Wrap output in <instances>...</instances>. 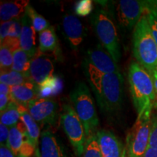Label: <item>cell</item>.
Wrapping results in <instances>:
<instances>
[{"label": "cell", "mask_w": 157, "mask_h": 157, "mask_svg": "<svg viewBox=\"0 0 157 157\" xmlns=\"http://www.w3.org/2000/svg\"><path fill=\"white\" fill-rule=\"evenodd\" d=\"M85 74L102 111L113 113L123 103V76L119 74H103L85 62Z\"/></svg>", "instance_id": "cell-1"}, {"label": "cell", "mask_w": 157, "mask_h": 157, "mask_svg": "<svg viewBox=\"0 0 157 157\" xmlns=\"http://www.w3.org/2000/svg\"><path fill=\"white\" fill-rule=\"evenodd\" d=\"M128 81L137 118L151 117L157 97L151 74L137 62H132L129 67Z\"/></svg>", "instance_id": "cell-2"}, {"label": "cell", "mask_w": 157, "mask_h": 157, "mask_svg": "<svg viewBox=\"0 0 157 157\" xmlns=\"http://www.w3.org/2000/svg\"><path fill=\"white\" fill-rule=\"evenodd\" d=\"M133 54L137 63L151 74L157 66V44L146 15L133 31Z\"/></svg>", "instance_id": "cell-3"}, {"label": "cell", "mask_w": 157, "mask_h": 157, "mask_svg": "<svg viewBox=\"0 0 157 157\" xmlns=\"http://www.w3.org/2000/svg\"><path fill=\"white\" fill-rule=\"evenodd\" d=\"M73 109L81 120L87 137L93 133L99 124L98 113L89 88L83 82H78L70 93Z\"/></svg>", "instance_id": "cell-4"}, {"label": "cell", "mask_w": 157, "mask_h": 157, "mask_svg": "<svg viewBox=\"0 0 157 157\" xmlns=\"http://www.w3.org/2000/svg\"><path fill=\"white\" fill-rule=\"evenodd\" d=\"M91 22L96 36L103 48L108 51L116 62L121 58L120 46L116 26L109 12L99 8L91 17Z\"/></svg>", "instance_id": "cell-5"}, {"label": "cell", "mask_w": 157, "mask_h": 157, "mask_svg": "<svg viewBox=\"0 0 157 157\" xmlns=\"http://www.w3.org/2000/svg\"><path fill=\"white\" fill-rule=\"evenodd\" d=\"M60 123L65 133L78 156L83 154L87 135L81 120L73 107L64 104L60 114Z\"/></svg>", "instance_id": "cell-6"}, {"label": "cell", "mask_w": 157, "mask_h": 157, "mask_svg": "<svg viewBox=\"0 0 157 157\" xmlns=\"http://www.w3.org/2000/svg\"><path fill=\"white\" fill-rule=\"evenodd\" d=\"M151 117L137 118L127 137L126 157H143L148 148Z\"/></svg>", "instance_id": "cell-7"}, {"label": "cell", "mask_w": 157, "mask_h": 157, "mask_svg": "<svg viewBox=\"0 0 157 157\" xmlns=\"http://www.w3.org/2000/svg\"><path fill=\"white\" fill-rule=\"evenodd\" d=\"M151 5V1L121 0L117 11L119 24L122 28L130 30L135 28L141 17L146 15Z\"/></svg>", "instance_id": "cell-8"}, {"label": "cell", "mask_w": 157, "mask_h": 157, "mask_svg": "<svg viewBox=\"0 0 157 157\" xmlns=\"http://www.w3.org/2000/svg\"><path fill=\"white\" fill-rule=\"evenodd\" d=\"M33 119L42 125L54 126L58 119V104L52 98H37L27 105Z\"/></svg>", "instance_id": "cell-9"}, {"label": "cell", "mask_w": 157, "mask_h": 157, "mask_svg": "<svg viewBox=\"0 0 157 157\" xmlns=\"http://www.w3.org/2000/svg\"><path fill=\"white\" fill-rule=\"evenodd\" d=\"M54 66L52 60L39 50L31 58L29 78L38 87L53 76Z\"/></svg>", "instance_id": "cell-10"}, {"label": "cell", "mask_w": 157, "mask_h": 157, "mask_svg": "<svg viewBox=\"0 0 157 157\" xmlns=\"http://www.w3.org/2000/svg\"><path fill=\"white\" fill-rule=\"evenodd\" d=\"M85 62L97 68L103 74H119L120 69L117 63L113 60L106 50L101 45L90 49Z\"/></svg>", "instance_id": "cell-11"}, {"label": "cell", "mask_w": 157, "mask_h": 157, "mask_svg": "<svg viewBox=\"0 0 157 157\" xmlns=\"http://www.w3.org/2000/svg\"><path fill=\"white\" fill-rule=\"evenodd\" d=\"M100 150L103 157H124V150L117 137L106 129L96 132Z\"/></svg>", "instance_id": "cell-12"}, {"label": "cell", "mask_w": 157, "mask_h": 157, "mask_svg": "<svg viewBox=\"0 0 157 157\" xmlns=\"http://www.w3.org/2000/svg\"><path fill=\"white\" fill-rule=\"evenodd\" d=\"M63 33L72 48L76 49L84 38V28L81 21L75 15L66 14L63 18Z\"/></svg>", "instance_id": "cell-13"}, {"label": "cell", "mask_w": 157, "mask_h": 157, "mask_svg": "<svg viewBox=\"0 0 157 157\" xmlns=\"http://www.w3.org/2000/svg\"><path fill=\"white\" fill-rule=\"evenodd\" d=\"M10 93L13 101L25 108L31 101L39 98L38 86L31 81L10 87Z\"/></svg>", "instance_id": "cell-14"}, {"label": "cell", "mask_w": 157, "mask_h": 157, "mask_svg": "<svg viewBox=\"0 0 157 157\" xmlns=\"http://www.w3.org/2000/svg\"><path fill=\"white\" fill-rule=\"evenodd\" d=\"M22 22V31L20 37L21 48L28 52L31 58H33L36 51V41H35V33L36 31L33 26L30 17L26 13L21 17Z\"/></svg>", "instance_id": "cell-15"}, {"label": "cell", "mask_w": 157, "mask_h": 157, "mask_svg": "<svg viewBox=\"0 0 157 157\" xmlns=\"http://www.w3.org/2000/svg\"><path fill=\"white\" fill-rule=\"evenodd\" d=\"M29 5V0L2 2L0 5V19L2 22L10 21L22 17Z\"/></svg>", "instance_id": "cell-16"}, {"label": "cell", "mask_w": 157, "mask_h": 157, "mask_svg": "<svg viewBox=\"0 0 157 157\" xmlns=\"http://www.w3.org/2000/svg\"><path fill=\"white\" fill-rule=\"evenodd\" d=\"M39 151L41 157H64L58 140L49 129L44 130L41 133Z\"/></svg>", "instance_id": "cell-17"}, {"label": "cell", "mask_w": 157, "mask_h": 157, "mask_svg": "<svg viewBox=\"0 0 157 157\" xmlns=\"http://www.w3.org/2000/svg\"><path fill=\"white\" fill-rule=\"evenodd\" d=\"M26 139H28L26 131L24 124L21 120L15 126L10 128L8 147L14 153L15 156H19L21 149Z\"/></svg>", "instance_id": "cell-18"}, {"label": "cell", "mask_w": 157, "mask_h": 157, "mask_svg": "<svg viewBox=\"0 0 157 157\" xmlns=\"http://www.w3.org/2000/svg\"><path fill=\"white\" fill-rule=\"evenodd\" d=\"M25 109H27L13 101L8 107L1 112V124H3L10 128L15 126L20 121L19 120H21V113Z\"/></svg>", "instance_id": "cell-19"}, {"label": "cell", "mask_w": 157, "mask_h": 157, "mask_svg": "<svg viewBox=\"0 0 157 157\" xmlns=\"http://www.w3.org/2000/svg\"><path fill=\"white\" fill-rule=\"evenodd\" d=\"M39 50L43 53L56 52L58 48V41L53 27L50 26L46 30L39 33Z\"/></svg>", "instance_id": "cell-20"}, {"label": "cell", "mask_w": 157, "mask_h": 157, "mask_svg": "<svg viewBox=\"0 0 157 157\" xmlns=\"http://www.w3.org/2000/svg\"><path fill=\"white\" fill-rule=\"evenodd\" d=\"M21 121L24 124L28 139L37 148L39 138L41 135L38 123L33 119L27 109H25L21 113Z\"/></svg>", "instance_id": "cell-21"}, {"label": "cell", "mask_w": 157, "mask_h": 157, "mask_svg": "<svg viewBox=\"0 0 157 157\" xmlns=\"http://www.w3.org/2000/svg\"><path fill=\"white\" fill-rule=\"evenodd\" d=\"M31 57L28 52L21 48L17 49L13 52V64L12 70L19 72L29 77Z\"/></svg>", "instance_id": "cell-22"}, {"label": "cell", "mask_w": 157, "mask_h": 157, "mask_svg": "<svg viewBox=\"0 0 157 157\" xmlns=\"http://www.w3.org/2000/svg\"><path fill=\"white\" fill-rule=\"evenodd\" d=\"M62 88L61 79L53 75L38 87L39 98H51L60 93Z\"/></svg>", "instance_id": "cell-23"}, {"label": "cell", "mask_w": 157, "mask_h": 157, "mask_svg": "<svg viewBox=\"0 0 157 157\" xmlns=\"http://www.w3.org/2000/svg\"><path fill=\"white\" fill-rule=\"evenodd\" d=\"M29 81H31L29 76L15 71H1L0 83L5 84L10 87L21 85Z\"/></svg>", "instance_id": "cell-24"}, {"label": "cell", "mask_w": 157, "mask_h": 157, "mask_svg": "<svg viewBox=\"0 0 157 157\" xmlns=\"http://www.w3.org/2000/svg\"><path fill=\"white\" fill-rule=\"evenodd\" d=\"M25 13L30 17L36 32L40 33L50 27V23L48 21L40 14H39L30 5H29L27 7Z\"/></svg>", "instance_id": "cell-25"}, {"label": "cell", "mask_w": 157, "mask_h": 157, "mask_svg": "<svg viewBox=\"0 0 157 157\" xmlns=\"http://www.w3.org/2000/svg\"><path fill=\"white\" fill-rule=\"evenodd\" d=\"M82 156L83 157H103L100 150L96 132L87 137Z\"/></svg>", "instance_id": "cell-26"}, {"label": "cell", "mask_w": 157, "mask_h": 157, "mask_svg": "<svg viewBox=\"0 0 157 157\" xmlns=\"http://www.w3.org/2000/svg\"><path fill=\"white\" fill-rule=\"evenodd\" d=\"M151 31L157 44V3L156 1H151V5L146 13Z\"/></svg>", "instance_id": "cell-27"}, {"label": "cell", "mask_w": 157, "mask_h": 157, "mask_svg": "<svg viewBox=\"0 0 157 157\" xmlns=\"http://www.w3.org/2000/svg\"><path fill=\"white\" fill-rule=\"evenodd\" d=\"M0 64L1 71L11 70L13 64V52L3 45L0 48Z\"/></svg>", "instance_id": "cell-28"}, {"label": "cell", "mask_w": 157, "mask_h": 157, "mask_svg": "<svg viewBox=\"0 0 157 157\" xmlns=\"http://www.w3.org/2000/svg\"><path fill=\"white\" fill-rule=\"evenodd\" d=\"M93 10V2L90 0H81L76 2L75 6L76 13L79 16H87Z\"/></svg>", "instance_id": "cell-29"}, {"label": "cell", "mask_w": 157, "mask_h": 157, "mask_svg": "<svg viewBox=\"0 0 157 157\" xmlns=\"http://www.w3.org/2000/svg\"><path fill=\"white\" fill-rule=\"evenodd\" d=\"M148 147L157 150V115H154L151 117Z\"/></svg>", "instance_id": "cell-30"}, {"label": "cell", "mask_w": 157, "mask_h": 157, "mask_svg": "<svg viewBox=\"0 0 157 157\" xmlns=\"http://www.w3.org/2000/svg\"><path fill=\"white\" fill-rule=\"evenodd\" d=\"M13 23V20L10 21H6V22L1 23V27H0V41H1V42H3L6 38L8 37Z\"/></svg>", "instance_id": "cell-31"}, {"label": "cell", "mask_w": 157, "mask_h": 157, "mask_svg": "<svg viewBox=\"0 0 157 157\" xmlns=\"http://www.w3.org/2000/svg\"><path fill=\"white\" fill-rule=\"evenodd\" d=\"M10 127L0 124V143L1 146H8Z\"/></svg>", "instance_id": "cell-32"}, {"label": "cell", "mask_w": 157, "mask_h": 157, "mask_svg": "<svg viewBox=\"0 0 157 157\" xmlns=\"http://www.w3.org/2000/svg\"><path fill=\"white\" fill-rule=\"evenodd\" d=\"M13 101L11 96L5 95H0V110L1 112L3 111L8 107V105Z\"/></svg>", "instance_id": "cell-33"}, {"label": "cell", "mask_w": 157, "mask_h": 157, "mask_svg": "<svg viewBox=\"0 0 157 157\" xmlns=\"http://www.w3.org/2000/svg\"><path fill=\"white\" fill-rule=\"evenodd\" d=\"M0 157H15L14 153L7 146H0Z\"/></svg>", "instance_id": "cell-34"}, {"label": "cell", "mask_w": 157, "mask_h": 157, "mask_svg": "<svg viewBox=\"0 0 157 157\" xmlns=\"http://www.w3.org/2000/svg\"><path fill=\"white\" fill-rule=\"evenodd\" d=\"M0 93L2 95H10V87L7 84L0 83Z\"/></svg>", "instance_id": "cell-35"}, {"label": "cell", "mask_w": 157, "mask_h": 157, "mask_svg": "<svg viewBox=\"0 0 157 157\" xmlns=\"http://www.w3.org/2000/svg\"><path fill=\"white\" fill-rule=\"evenodd\" d=\"M143 157H157V150L148 147Z\"/></svg>", "instance_id": "cell-36"}, {"label": "cell", "mask_w": 157, "mask_h": 157, "mask_svg": "<svg viewBox=\"0 0 157 157\" xmlns=\"http://www.w3.org/2000/svg\"><path fill=\"white\" fill-rule=\"evenodd\" d=\"M150 74L153 78V81H154L155 90H156V93L157 95V66Z\"/></svg>", "instance_id": "cell-37"}, {"label": "cell", "mask_w": 157, "mask_h": 157, "mask_svg": "<svg viewBox=\"0 0 157 157\" xmlns=\"http://www.w3.org/2000/svg\"><path fill=\"white\" fill-rule=\"evenodd\" d=\"M35 154H36V157H41L40 155V151H39V148H36V152H35Z\"/></svg>", "instance_id": "cell-38"}, {"label": "cell", "mask_w": 157, "mask_h": 157, "mask_svg": "<svg viewBox=\"0 0 157 157\" xmlns=\"http://www.w3.org/2000/svg\"><path fill=\"white\" fill-rule=\"evenodd\" d=\"M154 108H156V109H157V98H156V102H155V103H154Z\"/></svg>", "instance_id": "cell-39"}, {"label": "cell", "mask_w": 157, "mask_h": 157, "mask_svg": "<svg viewBox=\"0 0 157 157\" xmlns=\"http://www.w3.org/2000/svg\"><path fill=\"white\" fill-rule=\"evenodd\" d=\"M124 157H126V151L124 149Z\"/></svg>", "instance_id": "cell-40"}, {"label": "cell", "mask_w": 157, "mask_h": 157, "mask_svg": "<svg viewBox=\"0 0 157 157\" xmlns=\"http://www.w3.org/2000/svg\"><path fill=\"white\" fill-rule=\"evenodd\" d=\"M17 157H23V156H17Z\"/></svg>", "instance_id": "cell-41"}, {"label": "cell", "mask_w": 157, "mask_h": 157, "mask_svg": "<svg viewBox=\"0 0 157 157\" xmlns=\"http://www.w3.org/2000/svg\"><path fill=\"white\" fill-rule=\"evenodd\" d=\"M156 3H157V1H156Z\"/></svg>", "instance_id": "cell-42"}]
</instances>
